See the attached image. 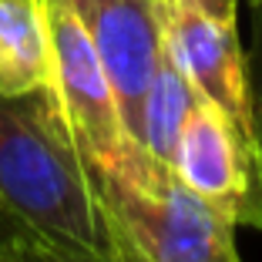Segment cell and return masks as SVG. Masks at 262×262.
Returning <instances> with one entry per match:
<instances>
[{
  "label": "cell",
  "mask_w": 262,
  "mask_h": 262,
  "mask_svg": "<svg viewBox=\"0 0 262 262\" xmlns=\"http://www.w3.org/2000/svg\"><path fill=\"white\" fill-rule=\"evenodd\" d=\"M0 208L14 225L54 246L81 252L108 246L94 178L51 88L0 94Z\"/></svg>",
  "instance_id": "cell-1"
},
{
  "label": "cell",
  "mask_w": 262,
  "mask_h": 262,
  "mask_svg": "<svg viewBox=\"0 0 262 262\" xmlns=\"http://www.w3.org/2000/svg\"><path fill=\"white\" fill-rule=\"evenodd\" d=\"M94 188L104 229L135 262H242L239 225L151 155L94 178Z\"/></svg>",
  "instance_id": "cell-2"
},
{
  "label": "cell",
  "mask_w": 262,
  "mask_h": 262,
  "mask_svg": "<svg viewBox=\"0 0 262 262\" xmlns=\"http://www.w3.org/2000/svg\"><path fill=\"white\" fill-rule=\"evenodd\" d=\"M44 10L51 31V57H54L51 91L71 138L91 178L124 171L128 165L141 162L148 151L131 145L108 71L68 0H44Z\"/></svg>",
  "instance_id": "cell-3"
},
{
  "label": "cell",
  "mask_w": 262,
  "mask_h": 262,
  "mask_svg": "<svg viewBox=\"0 0 262 262\" xmlns=\"http://www.w3.org/2000/svg\"><path fill=\"white\" fill-rule=\"evenodd\" d=\"M162 27L165 51L188 77L195 94L222 111L246 141V148L255 158H262L259 128H255L252 68H249V54L242 51L235 20H219L202 10L162 0Z\"/></svg>",
  "instance_id": "cell-4"
},
{
  "label": "cell",
  "mask_w": 262,
  "mask_h": 262,
  "mask_svg": "<svg viewBox=\"0 0 262 262\" xmlns=\"http://www.w3.org/2000/svg\"><path fill=\"white\" fill-rule=\"evenodd\" d=\"M171 171L235 225L262 229V158L249 151L232 121L208 101H199L182 124Z\"/></svg>",
  "instance_id": "cell-5"
},
{
  "label": "cell",
  "mask_w": 262,
  "mask_h": 262,
  "mask_svg": "<svg viewBox=\"0 0 262 262\" xmlns=\"http://www.w3.org/2000/svg\"><path fill=\"white\" fill-rule=\"evenodd\" d=\"M115 88L121 124L141 148V111L165 54L162 4L155 0H68Z\"/></svg>",
  "instance_id": "cell-6"
},
{
  "label": "cell",
  "mask_w": 262,
  "mask_h": 262,
  "mask_svg": "<svg viewBox=\"0 0 262 262\" xmlns=\"http://www.w3.org/2000/svg\"><path fill=\"white\" fill-rule=\"evenodd\" d=\"M54 81L44 0H0V94L47 91Z\"/></svg>",
  "instance_id": "cell-7"
},
{
  "label": "cell",
  "mask_w": 262,
  "mask_h": 262,
  "mask_svg": "<svg viewBox=\"0 0 262 262\" xmlns=\"http://www.w3.org/2000/svg\"><path fill=\"white\" fill-rule=\"evenodd\" d=\"M199 94L188 84V77L178 71V64L168 57V51L158 61V71L151 77L145 98V111H141V148L151 155L155 162L171 165L182 124L192 115V108L199 104Z\"/></svg>",
  "instance_id": "cell-8"
},
{
  "label": "cell",
  "mask_w": 262,
  "mask_h": 262,
  "mask_svg": "<svg viewBox=\"0 0 262 262\" xmlns=\"http://www.w3.org/2000/svg\"><path fill=\"white\" fill-rule=\"evenodd\" d=\"M0 262H135V259L111 232H108V246L101 252H81V249H64L54 246V242H44L20 225H10V232L0 242Z\"/></svg>",
  "instance_id": "cell-9"
},
{
  "label": "cell",
  "mask_w": 262,
  "mask_h": 262,
  "mask_svg": "<svg viewBox=\"0 0 262 262\" xmlns=\"http://www.w3.org/2000/svg\"><path fill=\"white\" fill-rule=\"evenodd\" d=\"M252 14V54H249V68H252V94H255V128H259V145H262V0L249 4Z\"/></svg>",
  "instance_id": "cell-10"
},
{
  "label": "cell",
  "mask_w": 262,
  "mask_h": 262,
  "mask_svg": "<svg viewBox=\"0 0 262 262\" xmlns=\"http://www.w3.org/2000/svg\"><path fill=\"white\" fill-rule=\"evenodd\" d=\"M165 4L192 7L208 17H219V20H239V0H165ZM246 4H255V0H246Z\"/></svg>",
  "instance_id": "cell-11"
},
{
  "label": "cell",
  "mask_w": 262,
  "mask_h": 262,
  "mask_svg": "<svg viewBox=\"0 0 262 262\" xmlns=\"http://www.w3.org/2000/svg\"><path fill=\"white\" fill-rule=\"evenodd\" d=\"M10 225H14V222H10V219H7V212L0 208V242H4V235L10 232Z\"/></svg>",
  "instance_id": "cell-12"
},
{
  "label": "cell",
  "mask_w": 262,
  "mask_h": 262,
  "mask_svg": "<svg viewBox=\"0 0 262 262\" xmlns=\"http://www.w3.org/2000/svg\"><path fill=\"white\" fill-rule=\"evenodd\" d=\"M155 4H162V0H155Z\"/></svg>",
  "instance_id": "cell-13"
}]
</instances>
